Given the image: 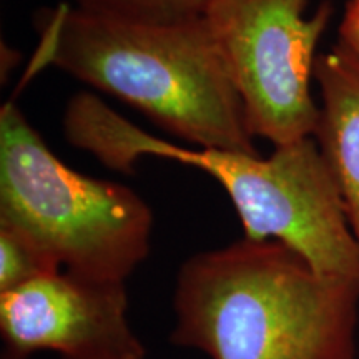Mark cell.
<instances>
[{
    "label": "cell",
    "mask_w": 359,
    "mask_h": 359,
    "mask_svg": "<svg viewBox=\"0 0 359 359\" xmlns=\"http://www.w3.org/2000/svg\"><path fill=\"white\" fill-rule=\"evenodd\" d=\"M173 308V343L212 359L358 358L359 280L320 275L280 241L193 255Z\"/></svg>",
    "instance_id": "cell-1"
},
{
    "label": "cell",
    "mask_w": 359,
    "mask_h": 359,
    "mask_svg": "<svg viewBox=\"0 0 359 359\" xmlns=\"http://www.w3.org/2000/svg\"><path fill=\"white\" fill-rule=\"evenodd\" d=\"M45 65L109 93L191 147L258 154L245 110L203 17L135 24L60 2L34 15Z\"/></svg>",
    "instance_id": "cell-2"
},
{
    "label": "cell",
    "mask_w": 359,
    "mask_h": 359,
    "mask_svg": "<svg viewBox=\"0 0 359 359\" xmlns=\"http://www.w3.org/2000/svg\"><path fill=\"white\" fill-rule=\"evenodd\" d=\"M67 142L120 173L145 156L191 165L230 196L245 236L280 241L325 276L359 280V250L339 190L314 138L258 154L177 145L138 128L90 92L70 98L62 116Z\"/></svg>",
    "instance_id": "cell-3"
},
{
    "label": "cell",
    "mask_w": 359,
    "mask_h": 359,
    "mask_svg": "<svg viewBox=\"0 0 359 359\" xmlns=\"http://www.w3.org/2000/svg\"><path fill=\"white\" fill-rule=\"evenodd\" d=\"M154 223L137 191L70 168L15 103H4L0 226L24 235L72 275L127 283L150 253Z\"/></svg>",
    "instance_id": "cell-4"
},
{
    "label": "cell",
    "mask_w": 359,
    "mask_h": 359,
    "mask_svg": "<svg viewBox=\"0 0 359 359\" xmlns=\"http://www.w3.org/2000/svg\"><path fill=\"white\" fill-rule=\"evenodd\" d=\"M308 0H210L203 19L235 83L250 133L288 145L314 138L318 43L333 7L306 17Z\"/></svg>",
    "instance_id": "cell-5"
},
{
    "label": "cell",
    "mask_w": 359,
    "mask_h": 359,
    "mask_svg": "<svg viewBox=\"0 0 359 359\" xmlns=\"http://www.w3.org/2000/svg\"><path fill=\"white\" fill-rule=\"evenodd\" d=\"M2 359L52 351L64 359H145L128 320L125 283L50 273L0 294Z\"/></svg>",
    "instance_id": "cell-6"
},
{
    "label": "cell",
    "mask_w": 359,
    "mask_h": 359,
    "mask_svg": "<svg viewBox=\"0 0 359 359\" xmlns=\"http://www.w3.org/2000/svg\"><path fill=\"white\" fill-rule=\"evenodd\" d=\"M320 122L314 140L338 187L359 250V60L336 45L314 64Z\"/></svg>",
    "instance_id": "cell-7"
},
{
    "label": "cell",
    "mask_w": 359,
    "mask_h": 359,
    "mask_svg": "<svg viewBox=\"0 0 359 359\" xmlns=\"http://www.w3.org/2000/svg\"><path fill=\"white\" fill-rule=\"evenodd\" d=\"M79 11L135 22L177 24L203 17L210 0H62Z\"/></svg>",
    "instance_id": "cell-8"
},
{
    "label": "cell",
    "mask_w": 359,
    "mask_h": 359,
    "mask_svg": "<svg viewBox=\"0 0 359 359\" xmlns=\"http://www.w3.org/2000/svg\"><path fill=\"white\" fill-rule=\"evenodd\" d=\"M55 271L60 268L32 241L11 228L0 226V294Z\"/></svg>",
    "instance_id": "cell-9"
},
{
    "label": "cell",
    "mask_w": 359,
    "mask_h": 359,
    "mask_svg": "<svg viewBox=\"0 0 359 359\" xmlns=\"http://www.w3.org/2000/svg\"><path fill=\"white\" fill-rule=\"evenodd\" d=\"M338 32V45L359 60V0H348Z\"/></svg>",
    "instance_id": "cell-10"
}]
</instances>
